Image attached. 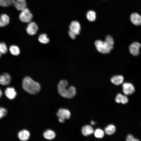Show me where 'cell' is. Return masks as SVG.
Returning a JSON list of instances; mask_svg holds the SVG:
<instances>
[{"mask_svg":"<svg viewBox=\"0 0 141 141\" xmlns=\"http://www.w3.org/2000/svg\"><path fill=\"white\" fill-rule=\"evenodd\" d=\"M29 23L26 28L27 33L30 35H33L36 34L38 29V26L34 22L31 21Z\"/></svg>","mask_w":141,"mask_h":141,"instance_id":"ba28073f","label":"cell"},{"mask_svg":"<svg viewBox=\"0 0 141 141\" xmlns=\"http://www.w3.org/2000/svg\"><path fill=\"white\" fill-rule=\"evenodd\" d=\"M123 91L126 95H131L135 91V89L133 85L130 83H124L122 85Z\"/></svg>","mask_w":141,"mask_h":141,"instance_id":"8992f818","label":"cell"},{"mask_svg":"<svg viewBox=\"0 0 141 141\" xmlns=\"http://www.w3.org/2000/svg\"><path fill=\"white\" fill-rule=\"evenodd\" d=\"M68 82L65 80H60L57 85L58 91L59 94L62 97L71 99L74 97L76 94V90L75 87L70 86L67 88Z\"/></svg>","mask_w":141,"mask_h":141,"instance_id":"7a4b0ae2","label":"cell"},{"mask_svg":"<svg viewBox=\"0 0 141 141\" xmlns=\"http://www.w3.org/2000/svg\"><path fill=\"white\" fill-rule=\"evenodd\" d=\"M68 33L69 36L71 38L73 39L75 38L76 35L74 32L69 30Z\"/></svg>","mask_w":141,"mask_h":141,"instance_id":"f1b7e54d","label":"cell"},{"mask_svg":"<svg viewBox=\"0 0 141 141\" xmlns=\"http://www.w3.org/2000/svg\"><path fill=\"white\" fill-rule=\"evenodd\" d=\"M2 92L1 90L0 89V98L1 97L2 95Z\"/></svg>","mask_w":141,"mask_h":141,"instance_id":"1f68e13d","label":"cell"},{"mask_svg":"<svg viewBox=\"0 0 141 141\" xmlns=\"http://www.w3.org/2000/svg\"><path fill=\"white\" fill-rule=\"evenodd\" d=\"M56 115L58 117V120L59 122L63 123L66 119H69L70 116L71 114L68 109L60 108L56 113Z\"/></svg>","mask_w":141,"mask_h":141,"instance_id":"5b68a950","label":"cell"},{"mask_svg":"<svg viewBox=\"0 0 141 141\" xmlns=\"http://www.w3.org/2000/svg\"><path fill=\"white\" fill-rule=\"evenodd\" d=\"M13 4L14 7L20 11L26 8L27 6L25 0H15Z\"/></svg>","mask_w":141,"mask_h":141,"instance_id":"8fae6325","label":"cell"},{"mask_svg":"<svg viewBox=\"0 0 141 141\" xmlns=\"http://www.w3.org/2000/svg\"><path fill=\"white\" fill-rule=\"evenodd\" d=\"M10 19L9 16L5 14H2L0 16V27L5 26L9 22Z\"/></svg>","mask_w":141,"mask_h":141,"instance_id":"e0dca14e","label":"cell"},{"mask_svg":"<svg viewBox=\"0 0 141 141\" xmlns=\"http://www.w3.org/2000/svg\"><path fill=\"white\" fill-rule=\"evenodd\" d=\"M124 78L121 75H115L113 76L111 79V82L114 84L118 85L123 83Z\"/></svg>","mask_w":141,"mask_h":141,"instance_id":"9a60e30c","label":"cell"},{"mask_svg":"<svg viewBox=\"0 0 141 141\" xmlns=\"http://www.w3.org/2000/svg\"><path fill=\"white\" fill-rule=\"evenodd\" d=\"M5 94L8 98L10 99H12L15 97L17 93L14 88L9 87L6 89Z\"/></svg>","mask_w":141,"mask_h":141,"instance_id":"4fadbf2b","label":"cell"},{"mask_svg":"<svg viewBox=\"0 0 141 141\" xmlns=\"http://www.w3.org/2000/svg\"><path fill=\"white\" fill-rule=\"evenodd\" d=\"M124 95L121 93L118 94L115 98L116 102L119 103H122L123 98Z\"/></svg>","mask_w":141,"mask_h":141,"instance_id":"4316f807","label":"cell"},{"mask_svg":"<svg viewBox=\"0 0 141 141\" xmlns=\"http://www.w3.org/2000/svg\"><path fill=\"white\" fill-rule=\"evenodd\" d=\"M38 40L40 43L46 44L48 43L49 42V39L47 37V35L45 34H42L39 36Z\"/></svg>","mask_w":141,"mask_h":141,"instance_id":"ffe728a7","label":"cell"},{"mask_svg":"<svg viewBox=\"0 0 141 141\" xmlns=\"http://www.w3.org/2000/svg\"><path fill=\"white\" fill-rule=\"evenodd\" d=\"M7 114V110L2 107H0V119L5 116Z\"/></svg>","mask_w":141,"mask_h":141,"instance_id":"83f0119b","label":"cell"},{"mask_svg":"<svg viewBox=\"0 0 141 141\" xmlns=\"http://www.w3.org/2000/svg\"><path fill=\"white\" fill-rule=\"evenodd\" d=\"M1 53L0 52V57H1Z\"/></svg>","mask_w":141,"mask_h":141,"instance_id":"d6a6232c","label":"cell"},{"mask_svg":"<svg viewBox=\"0 0 141 141\" xmlns=\"http://www.w3.org/2000/svg\"><path fill=\"white\" fill-rule=\"evenodd\" d=\"M87 19L90 21H93L96 19V14L95 11L92 10L88 11L86 14Z\"/></svg>","mask_w":141,"mask_h":141,"instance_id":"7402d4cb","label":"cell"},{"mask_svg":"<svg viewBox=\"0 0 141 141\" xmlns=\"http://www.w3.org/2000/svg\"><path fill=\"white\" fill-rule=\"evenodd\" d=\"M15 0H0V5L3 7L9 6L12 4Z\"/></svg>","mask_w":141,"mask_h":141,"instance_id":"cb8c5ba5","label":"cell"},{"mask_svg":"<svg viewBox=\"0 0 141 141\" xmlns=\"http://www.w3.org/2000/svg\"><path fill=\"white\" fill-rule=\"evenodd\" d=\"M69 30L74 32L76 35L80 33L81 27L79 22L74 21L72 22L69 26Z\"/></svg>","mask_w":141,"mask_h":141,"instance_id":"9c48e42d","label":"cell"},{"mask_svg":"<svg viewBox=\"0 0 141 141\" xmlns=\"http://www.w3.org/2000/svg\"><path fill=\"white\" fill-rule=\"evenodd\" d=\"M11 77L8 73H5L0 76V84L3 85H9L10 83Z\"/></svg>","mask_w":141,"mask_h":141,"instance_id":"7c38bea8","label":"cell"},{"mask_svg":"<svg viewBox=\"0 0 141 141\" xmlns=\"http://www.w3.org/2000/svg\"><path fill=\"white\" fill-rule=\"evenodd\" d=\"M95 136L97 138H101L103 137L104 135V131L98 128L94 132Z\"/></svg>","mask_w":141,"mask_h":141,"instance_id":"603a6c76","label":"cell"},{"mask_svg":"<svg viewBox=\"0 0 141 141\" xmlns=\"http://www.w3.org/2000/svg\"><path fill=\"white\" fill-rule=\"evenodd\" d=\"M141 44L138 42H134L129 46L130 51L131 54L134 56H138L139 54Z\"/></svg>","mask_w":141,"mask_h":141,"instance_id":"52a82bcc","label":"cell"},{"mask_svg":"<svg viewBox=\"0 0 141 141\" xmlns=\"http://www.w3.org/2000/svg\"><path fill=\"white\" fill-rule=\"evenodd\" d=\"M128 101V98L126 95H124L122 103L125 104L127 103Z\"/></svg>","mask_w":141,"mask_h":141,"instance_id":"f546056e","label":"cell"},{"mask_svg":"<svg viewBox=\"0 0 141 141\" xmlns=\"http://www.w3.org/2000/svg\"><path fill=\"white\" fill-rule=\"evenodd\" d=\"M30 136L29 132L26 130H23L18 133V137L22 141H25L28 139Z\"/></svg>","mask_w":141,"mask_h":141,"instance_id":"5bb4252c","label":"cell"},{"mask_svg":"<svg viewBox=\"0 0 141 141\" xmlns=\"http://www.w3.org/2000/svg\"><path fill=\"white\" fill-rule=\"evenodd\" d=\"M7 51V48L5 43H0V52L3 54H6Z\"/></svg>","mask_w":141,"mask_h":141,"instance_id":"d4e9b609","label":"cell"},{"mask_svg":"<svg viewBox=\"0 0 141 141\" xmlns=\"http://www.w3.org/2000/svg\"><path fill=\"white\" fill-rule=\"evenodd\" d=\"M116 131L115 126L113 125H108L105 128V132L108 135H111L115 133Z\"/></svg>","mask_w":141,"mask_h":141,"instance_id":"d6986e66","label":"cell"},{"mask_svg":"<svg viewBox=\"0 0 141 141\" xmlns=\"http://www.w3.org/2000/svg\"><path fill=\"white\" fill-rule=\"evenodd\" d=\"M22 87L26 91L32 95L37 94L41 89L40 84L28 76L26 77L23 79Z\"/></svg>","mask_w":141,"mask_h":141,"instance_id":"3957f363","label":"cell"},{"mask_svg":"<svg viewBox=\"0 0 141 141\" xmlns=\"http://www.w3.org/2000/svg\"><path fill=\"white\" fill-rule=\"evenodd\" d=\"M130 20L134 25L137 26L141 25V15L136 13H132L130 16Z\"/></svg>","mask_w":141,"mask_h":141,"instance_id":"30bf717a","label":"cell"},{"mask_svg":"<svg viewBox=\"0 0 141 141\" xmlns=\"http://www.w3.org/2000/svg\"><path fill=\"white\" fill-rule=\"evenodd\" d=\"M21 11L19 16L20 21L25 23L31 22L33 18V15L29 9L26 8Z\"/></svg>","mask_w":141,"mask_h":141,"instance_id":"277c9868","label":"cell"},{"mask_svg":"<svg viewBox=\"0 0 141 141\" xmlns=\"http://www.w3.org/2000/svg\"><path fill=\"white\" fill-rule=\"evenodd\" d=\"M114 43L113 38L109 35L106 36L104 41L97 40L95 42V45L97 50L103 54L110 53L113 48Z\"/></svg>","mask_w":141,"mask_h":141,"instance_id":"6da1fadb","label":"cell"},{"mask_svg":"<svg viewBox=\"0 0 141 141\" xmlns=\"http://www.w3.org/2000/svg\"><path fill=\"white\" fill-rule=\"evenodd\" d=\"M9 49L11 54L14 55H18L20 53L19 48L16 45H11L10 46Z\"/></svg>","mask_w":141,"mask_h":141,"instance_id":"44dd1931","label":"cell"},{"mask_svg":"<svg viewBox=\"0 0 141 141\" xmlns=\"http://www.w3.org/2000/svg\"><path fill=\"white\" fill-rule=\"evenodd\" d=\"M43 135L45 138L49 140H52L56 137L55 133L50 130H48L45 131L43 133Z\"/></svg>","mask_w":141,"mask_h":141,"instance_id":"ac0fdd59","label":"cell"},{"mask_svg":"<svg viewBox=\"0 0 141 141\" xmlns=\"http://www.w3.org/2000/svg\"><path fill=\"white\" fill-rule=\"evenodd\" d=\"M83 134L85 136L90 135L93 133V128L90 125H86L83 127L81 130Z\"/></svg>","mask_w":141,"mask_h":141,"instance_id":"2e32d148","label":"cell"},{"mask_svg":"<svg viewBox=\"0 0 141 141\" xmlns=\"http://www.w3.org/2000/svg\"><path fill=\"white\" fill-rule=\"evenodd\" d=\"M91 125H94L95 124V122L93 121H92L91 122Z\"/></svg>","mask_w":141,"mask_h":141,"instance_id":"4dcf8cb0","label":"cell"},{"mask_svg":"<svg viewBox=\"0 0 141 141\" xmlns=\"http://www.w3.org/2000/svg\"><path fill=\"white\" fill-rule=\"evenodd\" d=\"M126 140L127 141H139V140L135 138L132 135L129 134L127 135L126 138Z\"/></svg>","mask_w":141,"mask_h":141,"instance_id":"484cf974","label":"cell"}]
</instances>
